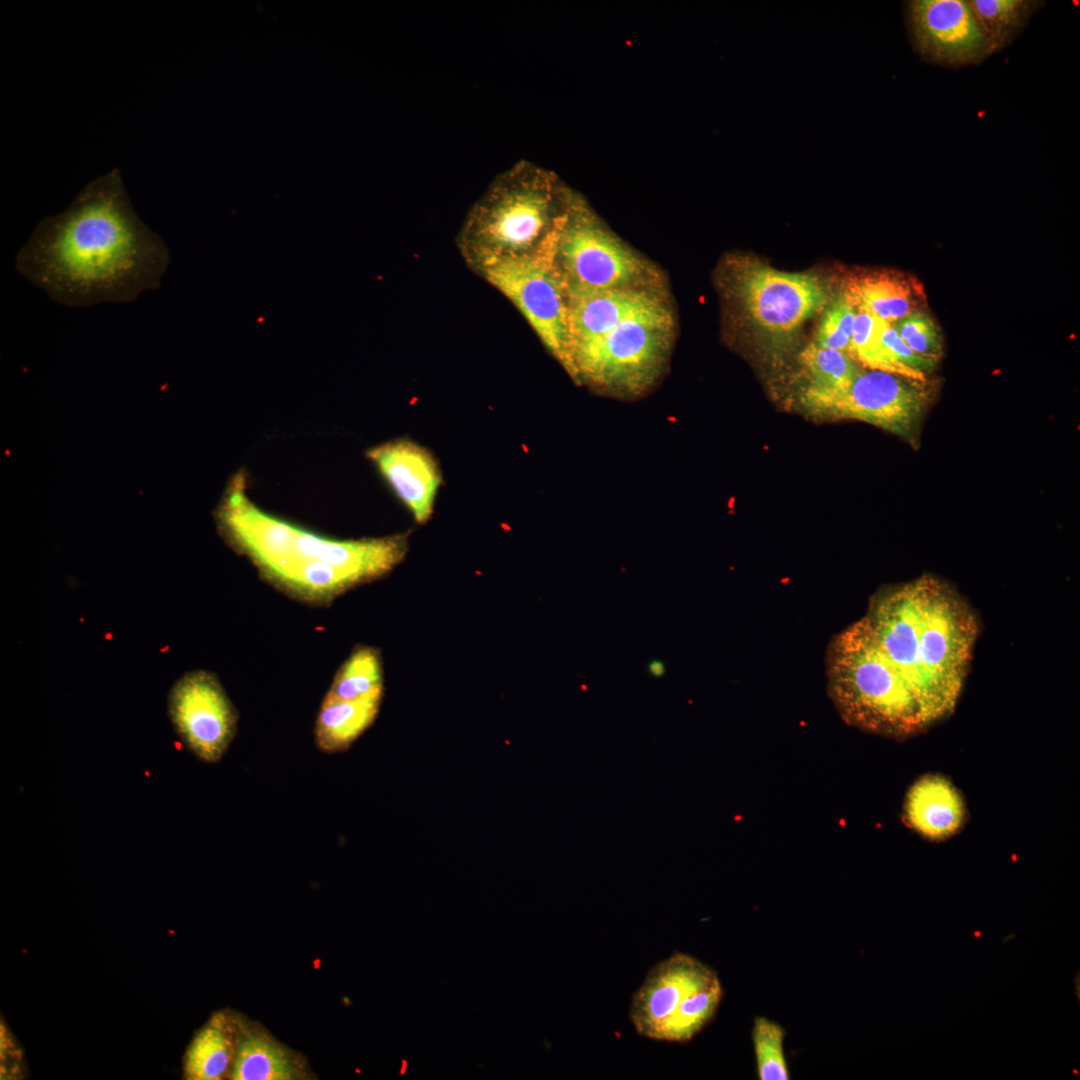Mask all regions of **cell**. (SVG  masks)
I'll return each mask as SVG.
<instances>
[{
    "mask_svg": "<svg viewBox=\"0 0 1080 1080\" xmlns=\"http://www.w3.org/2000/svg\"><path fill=\"white\" fill-rule=\"evenodd\" d=\"M729 288L748 328L776 359L788 353L802 325L830 300L818 275L781 271L748 257L735 260Z\"/></svg>",
    "mask_w": 1080,
    "mask_h": 1080,
    "instance_id": "7",
    "label": "cell"
},
{
    "mask_svg": "<svg viewBox=\"0 0 1080 1080\" xmlns=\"http://www.w3.org/2000/svg\"><path fill=\"white\" fill-rule=\"evenodd\" d=\"M806 377L798 394L803 410L815 402L846 391L862 368L845 352L808 344L799 354Z\"/></svg>",
    "mask_w": 1080,
    "mask_h": 1080,
    "instance_id": "19",
    "label": "cell"
},
{
    "mask_svg": "<svg viewBox=\"0 0 1080 1080\" xmlns=\"http://www.w3.org/2000/svg\"><path fill=\"white\" fill-rule=\"evenodd\" d=\"M905 14L914 50L927 62L957 68L996 53L969 0H912Z\"/></svg>",
    "mask_w": 1080,
    "mask_h": 1080,
    "instance_id": "11",
    "label": "cell"
},
{
    "mask_svg": "<svg viewBox=\"0 0 1080 1080\" xmlns=\"http://www.w3.org/2000/svg\"><path fill=\"white\" fill-rule=\"evenodd\" d=\"M935 394L931 380L862 369L846 391L817 401L804 414L821 420L865 422L917 448L921 426Z\"/></svg>",
    "mask_w": 1080,
    "mask_h": 1080,
    "instance_id": "9",
    "label": "cell"
},
{
    "mask_svg": "<svg viewBox=\"0 0 1080 1080\" xmlns=\"http://www.w3.org/2000/svg\"><path fill=\"white\" fill-rule=\"evenodd\" d=\"M569 320V362L572 355L601 338L619 323L665 301L644 287L589 290L567 285Z\"/></svg>",
    "mask_w": 1080,
    "mask_h": 1080,
    "instance_id": "14",
    "label": "cell"
},
{
    "mask_svg": "<svg viewBox=\"0 0 1080 1080\" xmlns=\"http://www.w3.org/2000/svg\"><path fill=\"white\" fill-rule=\"evenodd\" d=\"M843 296L858 310L894 324L921 308L923 287L912 277L890 270H870L851 275Z\"/></svg>",
    "mask_w": 1080,
    "mask_h": 1080,
    "instance_id": "17",
    "label": "cell"
},
{
    "mask_svg": "<svg viewBox=\"0 0 1080 1080\" xmlns=\"http://www.w3.org/2000/svg\"><path fill=\"white\" fill-rule=\"evenodd\" d=\"M932 725L961 694L978 635L976 615L946 582L924 575L878 592L864 617Z\"/></svg>",
    "mask_w": 1080,
    "mask_h": 1080,
    "instance_id": "3",
    "label": "cell"
},
{
    "mask_svg": "<svg viewBox=\"0 0 1080 1080\" xmlns=\"http://www.w3.org/2000/svg\"><path fill=\"white\" fill-rule=\"evenodd\" d=\"M647 671L651 676L660 678L666 673V665L660 659H653L647 664Z\"/></svg>",
    "mask_w": 1080,
    "mask_h": 1080,
    "instance_id": "28",
    "label": "cell"
},
{
    "mask_svg": "<svg viewBox=\"0 0 1080 1080\" xmlns=\"http://www.w3.org/2000/svg\"><path fill=\"white\" fill-rule=\"evenodd\" d=\"M382 667L373 648L356 649L341 666L326 695L341 700H358L382 695Z\"/></svg>",
    "mask_w": 1080,
    "mask_h": 1080,
    "instance_id": "23",
    "label": "cell"
},
{
    "mask_svg": "<svg viewBox=\"0 0 1080 1080\" xmlns=\"http://www.w3.org/2000/svg\"><path fill=\"white\" fill-rule=\"evenodd\" d=\"M857 312L841 293L827 306L813 343L848 354Z\"/></svg>",
    "mask_w": 1080,
    "mask_h": 1080,
    "instance_id": "27",
    "label": "cell"
},
{
    "mask_svg": "<svg viewBox=\"0 0 1080 1080\" xmlns=\"http://www.w3.org/2000/svg\"><path fill=\"white\" fill-rule=\"evenodd\" d=\"M172 724L187 748L200 760L219 761L237 729V712L217 678L194 671L178 680L168 699Z\"/></svg>",
    "mask_w": 1080,
    "mask_h": 1080,
    "instance_id": "12",
    "label": "cell"
},
{
    "mask_svg": "<svg viewBox=\"0 0 1080 1080\" xmlns=\"http://www.w3.org/2000/svg\"><path fill=\"white\" fill-rule=\"evenodd\" d=\"M716 977L710 967L684 953L676 952L658 962L632 998L630 1020L636 1032L665 1041L686 999Z\"/></svg>",
    "mask_w": 1080,
    "mask_h": 1080,
    "instance_id": "13",
    "label": "cell"
},
{
    "mask_svg": "<svg viewBox=\"0 0 1080 1080\" xmlns=\"http://www.w3.org/2000/svg\"><path fill=\"white\" fill-rule=\"evenodd\" d=\"M297 1069L288 1054L264 1036L250 1035L238 1045L231 1078L235 1080H288Z\"/></svg>",
    "mask_w": 1080,
    "mask_h": 1080,
    "instance_id": "21",
    "label": "cell"
},
{
    "mask_svg": "<svg viewBox=\"0 0 1080 1080\" xmlns=\"http://www.w3.org/2000/svg\"><path fill=\"white\" fill-rule=\"evenodd\" d=\"M785 1031L778 1023L756 1017L752 1029L757 1074L760 1080H788L784 1053Z\"/></svg>",
    "mask_w": 1080,
    "mask_h": 1080,
    "instance_id": "25",
    "label": "cell"
},
{
    "mask_svg": "<svg viewBox=\"0 0 1080 1080\" xmlns=\"http://www.w3.org/2000/svg\"><path fill=\"white\" fill-rule=\"evenodd\" d=\"M569 192L556 176L527 161L499 175L473 206L459 236L466 262L478 272L531 253L558 226Z\"/></svg>",
    "mask_w": 1080,
    "mask_h": 1080,
    "instance_id": "4",
    "label": "cell"
},
{
    "mask_svg": "<svg viewBox=\"0 0 1080 1080\" xmlns=\"http://www.w3.org/2000/svg\"><path fill=\"white\" fill-rule=\"evenodd\" d=\"M907 825L932 841L946 840L965 824L967 809L955 785L939 774H927L909 788L904 803Z\"/></svg>",
    "mask_w": 1080,
    "mask_h": 1080,
    "instance_id": "16",
    "label": "cell"
},
{
    "mask_svg": "<svg viewBox=\"0 0 1080 1080\" xmlns=\"http://www.w3.org/2000/svg\"><path fill=\"white\" fill-rule=\"evenodd\" d=\"M827 677L830 697L852 726L892 738L932 727L917 695L887 658L864 617L831 641Z\"/></svg>",
    "mask_w": 1080,
    "mask_h": 1080,
    "instance_id": "5",
    "label": "cell"
},
{
    "mask_svg": "<svg viewBox=\"0 0 1080 1080\" xmlns=\"http://www.w3.org/2000/svg\"><path fill=\"white\" fill-rule=\"evenodd\" d=\"M382 695L358 700L325 696L315 726L317 747L324 753L346 750L374 721Z\"/></svg>",
    "mask_w": 1080,
    "mask_h": 1080,
    "instance_id": "18",
    "label": "cell"
},
{
    "mask_svg": "<svg viewBox=\"0 0 1080 1080\" xmlns=\"http://www.w3.org/2000/svg\"><path fill=\"white\" fill-rule=\"evenodd\" d=\"M673 326L665 302L632 315L575 352L568 373L600 393L622 399L639 397L664 371Z\"/></svg>",
    "mask_w": 1080,
    "mask_h": 1080,
    "instance_id": "6",
    "label": "cell"
},
{
    "mask_svg": "<svg viewBox=\"0 0 1080 1080\" xmlns=\"http://www.w3.org/2000/svg\"><path fill=\"white\" fill-rule=\"evenodd\" d=\"M221 535L261 575L302 601L325 604L356 584L391 571L407 552V536L360 540L319 536L258 508L235 475L216 511Z\"/></svg>",
    "mask_w": 1080,
    "mask_h": 1080,
    "instance_id": "2",
    "label": "cell"
},
{
    "mask_svg": "<svg viewBox=\"0 0 1080 1080\" xmlns=\"http://www.w3.org/2000/svg\"><path fill=\"white\" fill-rule=\"evenodd\" d=\"M556 262L567 285L589 290L639 287L645 263L610 234L578 197L569 193Z\"/></svg>",
    "mask_w": 1080,
    "mask_h": 1080,
    "instance_id": "10",
    "label": "cell"
},
{
    "mask_svg": "<svg viewBox=\"0 0 1080 1080\" xmlns=\"http://www.w3.org/2000/svg\"><path fill=\"white\" fill-rule=\"evenodd\" d=\"M232 1059V1044L224 1018L216 1016L191 1042L185 1057V1073L193 1080L222 1078Z\"/></svg>",
    "mask_w": 1080,
    "mask_h": 1080,
    "instance_id": "22",
    "label": "cell"
},
{
    "mask_svg": "<svg viewBox=\"0 0 1080 1080\" xmlns=\"http://www.w3.org/2000/svg\"><path fill=\"white\" fill-rule=\"evenodd\" d=\"M396 495L408 507L415 520L426 522L433 511L441 482L433 456L418 444L397 439L367 452Z\"/></svg>",
    "mask_w": 1080,
    "mask_h": 1080,
    "instance_id": "15",
    "label": "cell"
},
{
    "mask_svg": "<svg viewBox=\"0 0 1080 1080\" xmlns=\"http://www.w3.org/2000/svg\"><path fill=\"white\" fill-rule=\"evenodd\" d=\"M894 327L915 353L937 362L942 357L943 339L940 328L923 308L895 322Z\"/></svg>",
    "mask_w": 1080,
    "mask_h": 1080,
    "instance_id": "26",
    "label": "cell"
},
{
    "mask_svg": "<svg viewBox=\"0 0 1080 1080\" xmlns=\"http://www.w3.org/2000/svg\"><path fill=\"white\" fill-rule=\"evenodd\" d=\"M168 264L167 247L137 218L116 177L94 182L42 222L16 256L21 275L71 307L131 302L159 286Z\"/></svg>",
    "mask_w": 1080,
    "mask_h": 1080,
    "instance_id": "1",
    "label": "cell"
},
{
    "mask_svg": "<svg viewBox=\"0 0 1080 1080\" xmlns=\"http://www.w3.org/2000/svg\"><path fill=\"white\" fill-rule=\"evenodd\" d=\"M561 222L531 253L501 260L479 273L515 304L547 349L567 369L568 302L556 262Z\"/></svg>",
    "mask_w": 1080,
    "mask_h": 1080,
    "instance_id": "8",
    "label": "cell"
},
{
    "mask_svg": "<svg viewBox=\"0 0 1080 1080\" xmlns=\"http://www.w3.org/2000/svg\"><path fill=\"white\" fill-rule=\"evenodd\" d=\"M722 996L718 976L692 993L675 1015L665 1042L684 1043L696 1036L714 1017Z\"/></svg>",
    "mask_w": 1080,
    "mask_h": 1080,
    "instance_id": "24",
    "label": "cell"
},
{
    "mask_svg": "<svg viewBox=\"0 0 1080 1080\" xmlns=\"http://www.w3.org/2000/svg\"><path fill=\"white\" fill-rule=\"evenodd\" d=\"M996 52L1011 44L1043 7L1039 0H969Z\"/></svg>",
    "mask_w": 1080,
    "mask_h": 1080,
    "instance_id": "20",
    "label": "cell"
}]
</instances>
